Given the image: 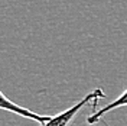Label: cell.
<instances>
[{"mask_svg": "<svg viewBox=\"0 0 127 126\" xmlns=\"http://www.w3.org/2000/svg\"><path fill=\"white\" fill-rule=\"evenodd\" d=\"M0 107H1L3 110H7V112H12V113H16V115H19V116H22V118L32 119V120H35V122L40 123V126L45 125L46 122H49V120H51V118H52V116L39 115V113H35V112L31 110V109H25V107L17 106L15 102H12L10 99H7V97L4 96V93H0Z\"/></svg>", "mask_w": 127, "mask_h": 126, "instance_id": "7a4b0ae2", "label": "cell"}, {"mask_svg": "<svg viewBox=\"0 0 127 126\" xmlns=\"http://www.w3.org/2000/svg\"><path fill=\"white\" fill-rule=\"evenodd\" d=\"M101 99H105V93L98 87V88L93 90L91 93H88L85 97H82L79 102H77L69 109L64 110L62 113H58L56 116H52L49 122H46L45 125H42V126H69L74 122L75 116L82 110V107H85L87 104H93L97 109V104H98V102Z\"/></svg>", "mask_w": 127, "mask_h": 126, "instance_id": "6da1fadb", "label": "cell"}, {"mask_svg": "<svg viewBox=\"0 0 127 126\" xmlns=\"http://www.w3.org/2000/svg\"><path fill=\"white\" fill-rule=\"evenodd\" d=\"M124 106H127V88L116 99V100H113V102L108 103L107 106H104L103 109L93 112V113L87 118V123L88 125H95V123H98L107 113L116 110V109H119V107H124Z\"/></svg>", "mask_w": 127, "mask_h": 126, "instance_id": "3957f363", "label": "cell"}]
</instances>
